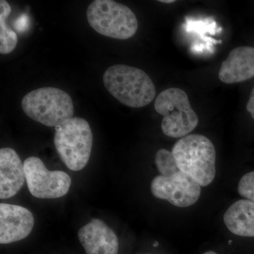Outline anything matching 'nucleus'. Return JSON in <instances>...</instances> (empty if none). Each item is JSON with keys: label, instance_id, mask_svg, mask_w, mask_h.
<instances>
[{"label": "nucleus", "instance_id": "10", "mask_svg": "<svg viewBox=\"0 0 254 254\" xmlns=\"http://www.w3.org/2000/svg\"><path fill=\"white\" fill-rule=\"evenodd\" d=\"M78 237L86 254H118V238L103 220L93 218L80 229Z\"/></svg>", "mask_w": 254, "mask_h": 254}, {"label": "nucleus", "instance_id": "3", "mask_svg": "<svg viewBox=\"0 0 254 254\" xmlns=\"http://www.w3.org/2000/svg\"><path fill=\"white\" fill-rule=\"evenodd\" d=\"M93 141L91 127L84 119L72 118L55 127L57 152L72 171H80L86 166L91 157Z\"/></svg>", "mask_w": 254, "mask_h": 254}, {"label": "nucleus", "instance_id": "7", "mask_svg": "<svg viewBox=\"0 0 254 254\" xmlns=\"http://www.w3.org/2000/svg\"><path fill=\"white\" fill-rule=\"evenodd\" d=\"M30 193L38 198H58L66 194L71 179L63 171H50L41 159L29 157L23 163Z\"/></svg>", "mask_w": 254, "mask_h": 254}, {"label": "nucleus", "instance_id": "21", "mask_svg": "<svg viewBox=\"0 0 254 254\" xmlns=\"http://www.w3.org/2000/svg\"><path fill=\"white\" fill-rule=\"evenodd\" d=\"M158 242H155L154 245H153V246H154V247H157V246H158Z\"/></svg>", "mask_w": 254, "mask_h": 254}, {"label": "nucleus", "instance_id": "20", "mask_svg": "<svg viewBox=\"0 0 254 254\" xmlns=\"http://www.w3.org/2000/svg\"><path fill=\"white\" fill-rule=\"evenodd\" d=\"M203 254H218L216 252H213V251H209V252H205Z\"/></svg>", "mask_w": 254, "mask_h": 254}, {"label": "nucleus", "instance_id": "5", "mask_svg": "<svg viewBox=\"0 0 254 254\" xmlns=\"http://www.w3.org/2000/svg\"><path fill=\"white\" fill-rule=\"evenodd\" d=\"M90 26L103 36L127 40L136 34V15L126 5L113 0H95L87 9Z\"/></svg>", "mask_w": 254, "mask_h": 254}, {"label": "nucleus", "instance_id": "12", "mask_svg": "<svg viewBox=\"0 0 254 254\" xmlns=\"http://www.w3.org/2000/svg\"><path fill=\"white\" fill-rule=\"evenodd\" d=\"M26 180L24 165L12 148L0 150V198L7 199L21 190Z\"/></svg>", "mask_w": 254, "mask_h": 254}, {"label": "nucleus", "instance_id": "11", "mask_svg": "<svg viewBox=\"0 0 254 254\" xmlns=\"http://www.w3.org/2000/svg\"><path fill=\"white\" fill-rule=\"evenodd\" d=\"M254 76V48L242 46L230 52L222 62L218 77L226 84L247 81Z\"/></svg>", "mask_w": 254, "mask_h": 254}, {"label": "nucleus", "instance_id": "1", "mask_svg": "<svg viewBox=\"0 0 254 254\" xmlns=\"http://www.w3.org/2000/svg\"><path fill=\"white\" fill-rule=\"evenodd\" d=\"M103 83L114 98L130 108L149 105L156 94L150 76L143 70L128 65L110 66L103 75Z\"/></svg>", "mask_w": 254, "mask_h": 254}, {"label": "nucleus", "instance_id": "17", "mask_svg": "<svg viewBox=\"0 0 254 254\" xmlns=\"http://www.w3.org/2000/svg\"><path fill=\"white\" fill-rule=\"evenodd\" d=\"M28 23V17L26 15H23L21 17L18 18V21H16V27L17 28L18 31H24L26 29V27H25V25L27 26Z\"/></svg>", "mask_w": 254, "mask_h": 254}, {"label": "nucleus", "instance_id": "13", "mask_svg": "<svg viewBox=\"0 0 254 254\" xmlns=\"http://www.w3.org/2000/svg\"><path fill=\"white\" fill-rule=\"evenodd\" d=\"M223 220L232 233L237 236L254 237V202L237 200L227 209Z\"/></svg>", "mask_w": 254, "mask_h": 254}, {"label": "nucleus", "instance_id": "6", "mask_svg": "<svg viewBox=\"0 0 254 254\" xmlns=\"http://www.w3.org/2000/svg\"><path fill=\"white\" fill-rule=\"evenodd\" d=\"M154 108L163 116L161 128L167 136L182 138L198 126V116L190 106L188 95L180 88L164 90L157 96Z\"/></svg>", "mask_w": 254, "mask_h": 254}, {"label": "nucleus", "instance_id": "15", "mask_svg": "<svg viewBox=\"0 0 254 254\" xmlns=\"http://www.w3.org/2000/svg\"><path fill=\"white\" fill-rule=\"evenodd\" d=\"M155 160L157 169L162 176H171L180 171L173 153L168 150H159L155 155Z\"/></svg>", "mask_w": 254, "mask_h": 254}, {"label": "nucleus", "instance_id": "9", "mask_svg": "<svg viewBox=\"0 0 254 254\" xmlns=\"http://www.w3.org/2000/svg\"><path fill=\"white\" fill-rule=\"evenodd\" d=\"M35 220L27 208L20 205L0 204V243L8 245L21 241L31 234Z\"/></svg>", "mask_w": 254, "mask_h": 254}, {"label": "nucleus", "instance_id": "19", "mask_svg": "<svg viewBox=\"0 0 254 254\" xmlns=\"http://www.w3.org/2000/svg\"><path fill=\"white\" fill-rule=\"evenodd\" d=\"M160 2L165 3V4H172L175 2V0H160Z\"/></svg>", "mask_w": 254, "mask_h": 254}, {"label": "nucleus", "instance_id": "2", "mask_svg": "<svg viewBox=\"0 0 254 254\" xmlns=\"http://www.w3.org/2000/svg\"><path fill=\"white\" fill-rule=\"evenodd\" d=\"M172 153L182 173L200 187L213 182L216 173V151L211 141L203 135L189 134L175 143Z\"/></svg>", "mask_w": 254, "mask_h": 254}, {"label": "nucleus", "instance_id": "16", "mask_svg": "<svg viewBox=\"0 0 254 254\" xmlns=\"http://www.w3.org/2000/svg\"><path fill=\"white\" fill-rule=\"evenodd\" d=\"M238 192L244 198L254 202V171L246 174L241 178Z\"/></svg>", "mask_w": 254, "mask_h": 254}, {"label": "nucleus", "instance_id": "8", "mask_svg": "<svg viewBox=\"0 0 254 254\" xmlns=\"http://www.w3.org/2000/svg\"><path fill=\"white\" fill-rule=\"evenodd\" d=\"M152 193L156 198L168 200L180 208L195 204L199 199L201 190L196 182L180 171L171 176L155 177L150 185Z\"/></svg>", "mask_w": 254, "mask_h": 254}, {"label": "nucleus", "instance_id": "18", "mask_svg": "<svg viewBox=\"0 0 254 254\" xmlns=\"http://www.w3.org/2000/svg\"><path fill=\"white\" fill-rule=\"evenodd\" d=\"M247 110L251 114L252 118L254 119V87L251 93L250 100L247 103Z\"/></svg>", "mask_w": 254, "mask_h": 254}, {"label": "nucleus", "instance_id": "4", "mask_svg": "<svg viewBox=\"0 0 254 254\" xmlns=\"http://www.w3.org/2000/svg\"><path fill=\"white\" fill-rule=\"evenodd\" d=\"M21 108L26 115L45 126L57 127L73 118L74 107L71 96L58 88L44 87L23 97Z\"/></svg>", "mask_w": 254, "mask_h": 254}, {"label": "nucleus", "instance_id": "14", "mask_svg": "<svg viewBox=\"0 0 254 254\" xmlns=\"http://www.w3.org/2000/svg\"><path fill=\"white\" fill-rule=\"evenodd\" d=\"M11 8L5 0L0 1V53L9 54L14 51L18 43L16 33L6 24V20L9 16Z\"/></svg>", "mask_w": 254, "mask_h": 254}]
</instances>
